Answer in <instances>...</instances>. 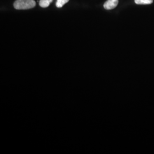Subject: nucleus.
Returning <instances> with one entry per match:
<instances>
[{
	"label": "nucleus",
	"mask_w": 154,
	"mask_h": 154,
	"mask_svg": "<svg viewBox=\"0 0 154 154\" xmlns=\"http://www.w3.org/2000/svg\"><path fill=\"white\" fill-rule=\"evenodd\" d=\"M135 2L138 5H149L153 2V0H135Z\"/></svg>",
	"instance_id": "nucleus-4"
},
{
	"label": "nucleus",
	"mask_w": 154,
	"mask_h": 154,
	"mask_svg": "<svg viewBox=\"0 0 154 154\" xmlns=\"http://www.w3.org/2000/svg\"><path fill=\"white\" fill-rule=\"evenodd\" d=\"M69 0H57L56 1V6L58 8L63 7L65 4L67 3Z\"/></svg>",
	"instance_id": "nucleus-5"
},
{
	"label": "nucleus",
	"mask_w": 154,
	"mask_h": 154,
	"mask_svg": "<svg viewBox=\"0 0 154 154\" xmlns=\"http://www.w3.org/2000/svg\"><path fill=\"white\" fill-rule=\"evenodd\" d=\"M53 0H40L39 1V5L42 8H47L53 2Z\"/></svg>",
	"instance_id": "nucleus-3"
},
{
	"label": "nucleus",
	"mask_w": 154,
	"mask_h": 154,
	"mask_svg": "<svg viewBox=\"0 0 154 154\" xmlns=\"http://www.w3.org/2000/svg\"><path fill=\"white\" fill-rule=\"evenodd\" d=\"M36 5L34 0H16L14 2V8L17 10H27L32 9Z\"/></svg>",
	"instance_id": "nucleus-1"
},
{
	"label": "nucleus",
	"mask_w": 154,
	"mask_h": 154,
	"mask_svg": "<svg viewBox=\"0 0 154 154\" xmlns=\"http://www.w3.org/2000/svg\"><path fill=\"white\" fill-rule=\"evenodd\" d=\"M118 2V0H107L104 4L103 7L106 10L113 9L117 6Z\"/></svg>",
	"instance_id": "nucleus-2"
}]
</instances>
